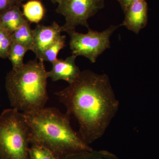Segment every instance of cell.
Returning a JSON list of instances; mask_svg holds the SVG:
<instances>
[{"mask_svg":"<svg viewBox=\"0 0 159 159\" xmlns=\"http://www.w3.org/2000/svg\"><path fill=\"white\" fill-rule=\"evenodd\" d=\"M44 61L31 60L19 70H11L6 78V88L10 104L23 113L44 108L49 99L47 71Z\"/></svg>","mask_w":159,"mask_h":159,"instance_id":"3","label":"cell"},{"mask_svg":"<svg viewBox=\"0 0 159 159\" xmlns=\"http://www.w3.org/2000/svg\"><path fill=\"white\" fill-rule=\"evenodd\" d=\"M104 7V0H61L56 11L65 18L62 31L69 34L79 25L89 28L88 20Z\"/></svg>","mask_w":159,"mask_h":159,"instance_id":"6","label":"cell"},{"mask_svg":"<svg viewBox=\"0 0 159 159\" xmlns=\"http://www.w3.org/2000/svg\"><path fill=\"white\" fill-rule=\"evenodd\" d=\"M1 12L0 11V20H1Z\"/></svg>","mask_w":159,"mask_h":159,"instance_id":"22","label":"cell"},{"mask_svg":"<svg viewBox=\"0 0 159 159\" xmlns=\"http://www.w3.org/2000/svg\"><path fill=\"white\" fill-rule=\"evenodd\" d=\"M54 94L66 112L77 119L78 133L88 145L104 135L119 111L120 103L106 74L84 70L73 83Z\"/></svg>","mask_w":159,"mask_h":159,"instance_id":"1","label":"cell"},{"mask_svg":"<svg viewBox=\"0 0 159 159\" xmlns=\"http://www.w3.org/2000/svg\"><path fill=\"white\" fill-rule=\"evenodd\" d=\"M32 30L30 23L26 20L19 28L11 33L12 42L19 43L31 51L33 44Z\"/></svg>","mask_w":159,"mask_h":159,"instance_id":"12","label":"cell"},{"mask_svg":"<svg viewBox=\"0 0 159 159\" xmlns=\"http://www.w3.org/2000/svg\"><path fill=\"white\" fill-rule=\"evenodd\" d=\"M31 131L23 112L7 109L0 115V159H30Z\"/></svg>","mask_w":159,"mask_h":159,"instance_id":"4","label":"cell"},{"mask_svg":"<svg viewBox=\"0 0 159 159\" xmlns=\"http://www.w3.org/2000/svg\"><path fill=\"white\" fill-rule=\"evenodd\" d=\"M63 159H119L118 157L108 151L96 150L80 152L72 154Z\"/></svg>","mask_w":159,"mask_h":159,"instance_id":"14","label":"cell"},{"mask_svg":"<svg viewBox=\"0 0 159 159\" xmlns=\"http://www.w3.org/2000/svg\"><path fill=\"white\" fill-rule=\"evenodd\" d=\"M21 4H17L1 12L0 26L11 33L26 20L21 9Z\"/></svg>","mask_w":159,"mask_h":159,"instance_id":"10","label":"cell"},{"mask_svg":"<svg viewBox=\"0 0 159 159\" xmlns=\"http://www.w3.org/2000/svg\"><path fill=\"white\" fill-rule=\"evenodd\" d=\"M148 7L145 0H141L132 4L124 11L125 18L120 25L124 26L136 34L147 25Z\"/></svg>","mask_w":159,"mask_h":159,"instance_id":"9","label":"cell"},{"mask_svg":"<svg viewBox=\"0 0 159 159\" xmlns=\"http://www.w3.org/2000/svg\"><path fill=\"white\" fill-rule=\"evenodd\" d=\"M117 1L121 5L122 10L124 12L132 4L141 0H117Z\"/></svg>","mask_w":159,"mask_h":159,"instance_id":"19","label":"cell"},{"mask_svg":"<svg viewBox=\"0 0 159 159\" xmlns=\"http://www.w3.org/2000/svg\"><path fill=\"white\" fill-rule=\"evenodd\" d=\"M66 36L61 35L51 45L49 46L43 54L42 60L52 63L57 59V54L65 46Z\"/></svg>","mask_w":159,"mask_h":159,"instance_id":"15","label":"cell"},{"mask_svg":"<svg viewBox=\"0 0 159 159\" xmlns=\"http://www.w3.org/2000/svg\"><path fill=\"white\" fill-rule=\"evenodd\" d=\"M18 2L19 3H20V4H22V2H25V1H29V0H17Z\"/></svg>","mask_w":159,"mask_h":159,"instance_id":"21","label":"cell"},{"mask_svg":"<svg viewBox=\"0 0 159 159\" xmlns=\"http://www.w3.org/2000/svg\"><path fill=\"white\" fill-rule=\"evenodd\" d=\"M17 4H21L17 0H0V11L2 12L11 6Z\"/></svg>","mask_w":159,"mask_h":159,"instance_id":"18","label":"cell"},{"mask_svg":"<svg viewBox=\"0 0 159 159\" xmlns=\"http://www.w3.org/2000/svg\"><path fill=\"white\" fill-rule=\"evenodd\" d=\"M62 31L61 26L56 22L49 26L38 24L32 30L33 44L31 50L37 59L42 60L44 52L61 35Z\"/></svg>","mask_w":159,"mask_h":159,"instance_id":"7","label":"cell"},{"mask_svg":"<svg viewBox=\"0 0 159 159\" xmlns=\"http://www.w3.org/2000/svg\"><path fill=\"white\" fill-rule=\"evenodd\" d=\"M121 26L111 25L104 31H94L89 28L85 34L75 31L69 33L70 46L72 54L86 57L91 62L95 63L97 58L111 47L110 38L114 31Z\"/></svg>","mask_w":159,"mask_h":159,"instance_id":"5","label":"cell"},{"mask_svg":"<svg viewBox=\"0 0 159 159\" xmlns=\"http://www.w3.org/2000/svg\"><path fill=\"white\" fill-rule=\"evenodd\" d=\"M76 56L72 54L65 59H57L52 63V69L47 71V76L53 81L63 80L69 84L79 77L81 71L76 64Z\"/></svg>","mask_w":159,"mask_h":159,"instance_id":"8","label":"cell"},{"mask_svg":"<svg viewBox=\"0 0 159 159\" xmlns=\"http://www.w3.org/2000/svg\"><path fill=\"white\" fill-rule=\"evenodd\" d=\"M21 7L23 14L29 23L38 24L45 15L44 6L39 0H29L21 4Z\"/></svg>","mask_w":159,"mask_h":159,"instance_id":"11","label":"cell"},{"mask_svg":"<svg viewBox=\"0 0 159 159\" xmlns=\"http://www.w3.org/2000/svg\"><path fill=\"white\" fill-rule=\"evenodd\" d=\"M50 1L53 3H57V4H58L61 0H50Z\"/></svg>","mask_w":159,"mask_h":159,"instance_id":"20","label":"cell"},{"mask_svg":"<svg viewBox=\"0 0 159 159\" xmlns=\"http://www.w3.org/2000/svg\"><path fill=\"white\" fill-rule=\"evenodd\" d=\"M11 33L0 26V57L6 58L8 57L9 50L12 43Z\"/></svg>","mask_w":159,"mask_h":159,"instance_id":"17","label":"cell"},{"mask_svg":"<svg viewBox=\"0 0 159 159\" xmlns=\"http://www.w3.org/2000/svg\"><path fill=\"white\" fill-rule=\"evenodd\" d=\"M29 156L30 159H58L48 148L38 144L30 145Z\"/></svg>","mask_w":159,"mask_h":159,"instance_id":"16","label":"cell"},{"mask_svg":"<svg viewBox=\"0 0 159 159\" xmlns=\"http://www.w3.org/2000/svg\"><path fill=\"white\" fill-rule=\"evenodd\" d=\"M29 49L18 43H11L9 50L8 58L12 66V70H19L24 66V57Z\"/></svg>","mask_w":159,"mask_h":159,"instance_id":"13","label":"cell"},{"mask_svg":"<svg viewBox=\"0 0 159 159\" xmlns=\"http://www.w3.org/2000/svg\"><path fill=\"white\" fill-rule=\"evenodd\" d=\"M23 114L31 131L30 145H43L51 150L58 159L93 150L73 129L71 116L67 113H63L55 107H45Z\"/></svg>","mask_w":159,"mask_h":159,"instance_id":"2","label":"cell"}]
</instances>
